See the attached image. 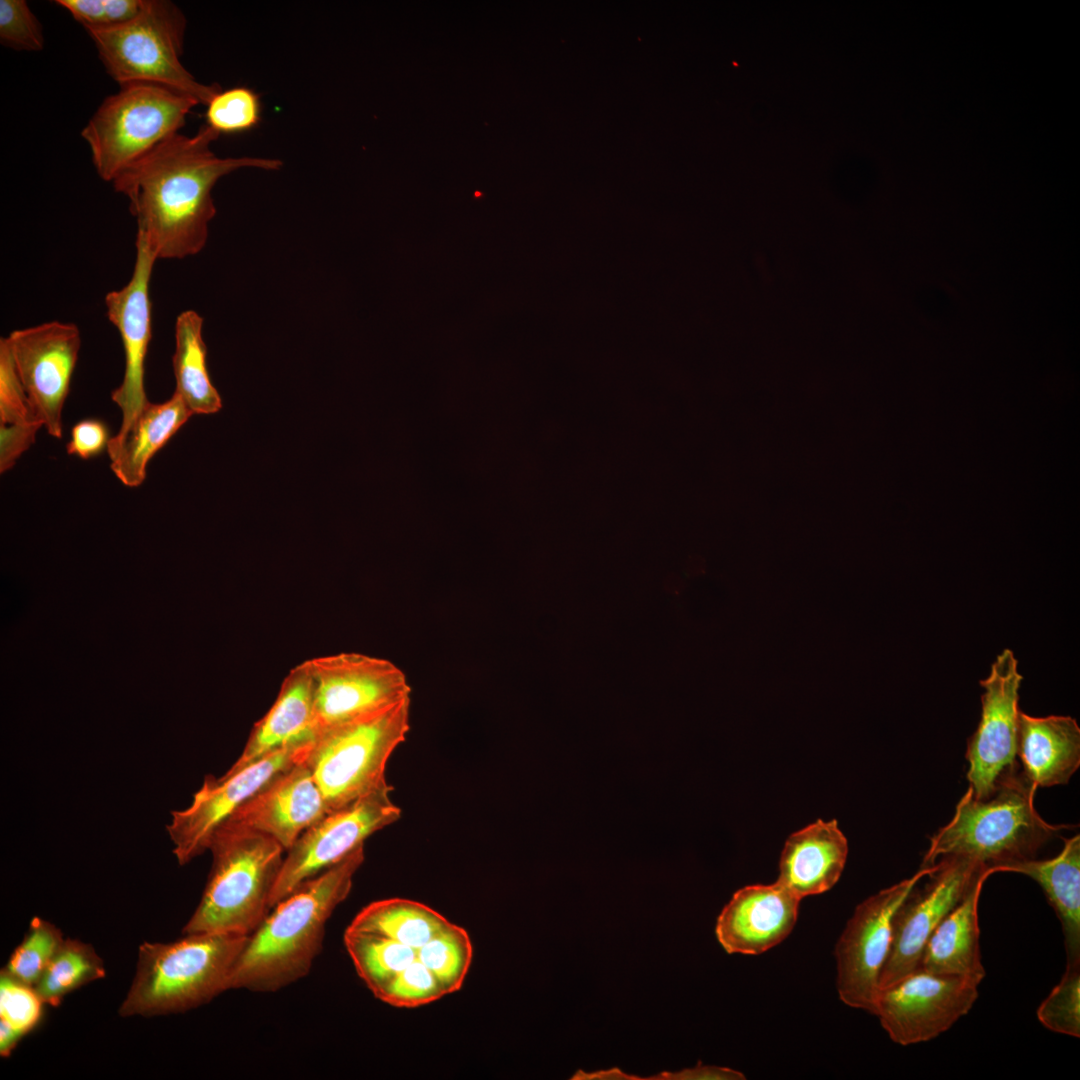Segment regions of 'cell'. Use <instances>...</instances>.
<instances>
[{"instance_id":"40","label":"cell","mask_w":1080,"mask_h":1080,"mask_svg":"<svg viewBox=\"0 0 1080 1080\" xmlns=\"http://www.w3.org/2000/svg\"><path fill=\"white\" fill-rule=\"evenodd\" d=\"M674 1079H688V1080H702V1079H715V1080H741L745 1079L744 1074L739 1071L716 1066H701L695 1068L684 1069L680 1072L674 1073Z\"/></svg>"},{"instance_id":"6","label":"cell","mask_w":1080,"mask_h":1080,"mask_svg":"<svg viewBox=\"0 0 1080 1080\" xmlns=\"http://www.w3.org/2000/svg\"><path fill=\"white\" fill-rule=\"evenodd\" d=\"M410 729V696L320 732L305 762L329 812L388 784L385 769Z\"/></svg>"},{"instance_id":"34","label":"cell","mask_w":1080,"mask_h":1080,"mask_svg":"<svg viewBox=\"0 0 1080 1080\" xmlns=\"http://www.w3.org/2000/svg\"><path fill=\"white\" fill-rule=\"evenodd\" d=\"M1036 1014L1048 1030L1080 1037V962L1066 964L1060 982L1042 1001Z\"/></svg>"},{"instance_id":"35","label":"cell","mask_w":1080,"mask_h":1080,"mask_svg":"<svg viewBox=\"0 0 1080 1080\" xmlns=\"http://www.w3.org/2000/svg\"><path fill=\"white\" fill-rule=\"evenodd\" d=\"M445 995L439 981L418 959L374 994L380 1001L397 1008H416Z\"/></svg>"},{"instance_id":"10","label":"cell","mask_w":1080,"mask_h":1080,"mask_svg":"<svg viewBox=\"0 0 1080 1080\" xmlns=\"http://www.w3.org/2000/svg\"><path fill=\"white\" fill-rule=\"evenodd\" d=\"M314 741L291 743L236 772L206 776L191 804L172 811L166 826L179 865L207 851L219 826L277 774L305 760Z\"/></svg>"},{"instance_id":"21","label":"cell","mask_w":1080,"mask_h":1080,"mask_svg":"<svg viewBox=\"0 0 1080 1080\" xmlns=\"http://www.w3.org/2000/svg\"><path fill=\"white\" fill-rule=\"evenodd\" d=\"M848 844L837 822L817 820L785 842L778 882L802 899L831 889L845 866Z\"/></svg>"},{"instance_id":"17","label":"cell","mask_w":1080,"mask_h":1080,"mask_svg":"<svg viewBox=\"0 0 1080 1080\" xmlns=\"http://www.w3.org/2000/svg\"><path fill=\"white\" fill-rule=\"evenodd\" d=\"M135 247L136 258L130 280L121 289L108 292L104 299L107 318L121 336L125 359L123 380L111 393L112 401L122 412L121 427L109 440L107 448L118 445L125 438L149 403L144 375L152 334L149 288L157 258L142 241L136 239Z\"/></svg>"},{"instance_id":"19","label":"cell","mask_w":1080,"mask_h":1080,"mask_svg":"<svg viewBox=\"0 0 1080 1080\" xmlns=\"http://www.w3.org/2000/svg\"><path fill=\"white\" fill-rule=\"evenodd\" d=\"M800 900L778 881L745 886L718 917V941L729 954L759 955L791 933Z\"/></svg>"},{"instance_id":"36","label":"cell","mask_w":1080,"mask_h":1080,"mask_svg":"<svg viewBox=\"0 0 1080 1080\" xmlns=\"http://www.w3.org/2000/svg\"><path fill=\"white\" fill-rule=\"evenodd\" d=\"M43 1001L35 988L0 973V1022L18 1032L22 1037L39 1022Z\"/></svg>"},{"instance_id":"24","label":"cell","mask_w":1080,"mask_h":1080,"mask_svg":"<svg viewBox=\"0 0 1080 1080\" xmlns=\"http://www.w3.org/2000/svg\"><path fill=\"white\" fill-rule=\"evenodd\" d=\"M999 872L1023 874L1040 885L1060 921L1067 964L1080 962V836L1064 839L1062 851L1051 859H1027Z\"/></svg>"},{"instance_id":"23","label":"cell","mask_w":1080,"mask_h":1080,"mask_svg":"<svg viewBox=\"0 0 1080 1080\" xmlns=\"http://www.w3.org/2000/svg\"><path fill=\"white\" fill-rule=\"evenodd\" d=\"M989 876L983 872L940 921L924 947L919 968L981 983L986 972L981 960L978 905Z\"/></svg>"},{"instance_id":"32","label":"cell","mask_w":1080,"mask_h":1080,"mask_svg":"<svg viewBox=\"0 0 1080 1080\" xmlns=\"http://www.w3.org/2000/svg\"><path fill=\"white\" fill-rule=\"evenodd\" d=\"M63 940L61 931L54 924L34 917L22 942L1 971L34 987Z\"/></svg>"},{"instance_id":"20","label":"cell","mask_w":1080,"mask_h":1080,"mask_svg":"<svg viewBox=\"0 0 1080 1080\" xmlns=\"http://www.w3.org/2000/svg\"><path fill=\"white\" fill-rule=\"evenodd\" d=\"M316 736L315 687L306 660L286 675L273 705L255 723L240 756L227 771H239L275 750L314 741Z\"/></svg>"},{"instance_id":"30","label":"cell","mask_w":1080,"mask_h":1080,"mask_svg":"<svg viewBox=\"0 0 1080 1080\" xmlns=\"http://www.w3.org/2000/svg\"><path fill=\"white\" fill-rule=\"evenodd\" d=\"M344 945L358 976L373 995L417 959L416 949L348 927Z\"/></svg>"},{"instance_id":"28","label":"cell","mask_w":1080,"mask_h":1080,"mask_svg":"<svg viewBox=\"0 0 1080 1080\" xmlns=\"http://www.w3.org/2000/svg\"><path fill=\"white\" fill-rule=\"evenodd\" d=\"M42 423L33 413L5 337L0 339V471L11 469L35 442Z\"/></svg>"},{"instance_id":"9","label":"cell","mask_w":1080,"mask_h":1080,"mask_svg":"<svg viewBox=\"0 0 1080 1080\" xmlns=\"http://www.w3.org/2000/svg\"><path fill=\"white\" fill-rule=\"evenodd\" d=\"M386 784L353 803L327 813L305 830L285 852L270 897V908L302 883L339 863L364 846L375 832L396 822L401 809L391 798Z\"/></svg>"},{"instance_id":"33","label":"cell","mask_w":1080,"mask_h":1080,"mask_svg":"<svg viewBox=\"0 0 1080 1080\" xmlns=\"http://www.w3.org/2000/svg\"><path fill=\"white\" fill-rule=\"evenodd\" d=\"M206 106L205 125L218 136L247 132L261 121L260 95L246 86L222 89Z\"/></svg>"},{"instance_id":"1","label":"cell","mask_w":1080,"mask_h":1080,"mask_svg":"<svg viewBox=\"0 0 1080 1080\" xmlns=\"http://www.w3.org/2000/svg\"><path fill=\"white\" fill-rule=\"evenodd\" d=\"M218 135L202 125L193 136L176 133L112 181L129 200L137 222L136 239L158 259H182L199 253L216 214L212 197L223 176L244 168L276 171L279 159L220 157L211 149Z\"/></svg>"},{"instance_id":"16","label":"cell","mask_w":1080,"mask_h":1080,"mask_svg":"<svg viewBox=\"0 0 1080 1080\" xmlns=\"http://www.w3.org/2000/svg\"><path fill=\"white\" fill-rule=\"evenodd\" d=\"M935 864L937 868L929 875L930 881L922 890L915 887L894 913L879 990L919 968L924 947L937 925L987 871L962 858H945Z\"/></svg>"},{"instance_id":"31","label":"cell","mask_w":1080,"mask_h":1080,"mask_svg":"<svg viewBox=\"0 0 1080 1080\" xmlns=\"http://www.w3.org/2000/svg\"><path fill=\"white\" fill-rule=\"evenodd\" d=\"M417 959L436 977L446 995L461 989L473 959L471 938L463 927L449 922L425 945Z\"/></svg>"},{"instance_id":"25","label":"cell","mask_w":1080,"mask_h":1080,"mask_svg":"<svg viewBox=\"0 0 1080 1080\" xmlns=\"http://www.w3.org/2000/svg\"><path fill=\"white\" fill-rule=\"evenodd\" d=\"M192 412L176 393L163 403H148L125 438L107 448L111 469L127 487H138L150 459L187 422Z\"/></svg>"},{"instance_id":"29","label":"cell","mask_w":1080,"mask_h":1080,"mask_svg":"<svg viewBox=\"0 0 1080 1080\" xmlns=\"http://www.w3.org/2000/svg\"><path fill=\"white\" fill-rule=\"evenodd\" d=\"M105 974L104 963L90 944L64 939L34 988L44 1004L58 1006L68 993Z\"/></svg>"},{"instance_id":"38","label":"cell","mask_w":1080,"mask_h":1080,"mask_svg":"<svg viewBox=\"0 0 1080 1080\" xmlns=\"http://www.w3.org/2000/svg\"><path fill=\"white\" fill-rule=\"evenodd\" d=\"M88 30H104L123 25L143 9L145 0H57Z\"/></svg>"},{"instance_id":"18","label":"cell","mask_w":1080,"mask_h":1080,"mask_svg":"<svg viewBox=\"0 0 1080 1080\" xmlns=\"http://www.w3.org/2000/svg\"><path fill=\"white\" fill-rule=\"evenodd\" d=\"M327 813L323 794L302 760L277 774L220 826L264 834L286 852Z\"/></svg>"},{"instance_id":"37","label":"cell","mask_w":1080,"mask_h":1080,"mask_svg":"<svg viewBox=\"0 0 1080 1080\" xmlns=\"http://www.w3.org/2000/svg\"><path fill=\"white\" fill-rule=\"evenodd\" d=\"M0 43L15 51L38 52L43 49L42 26L26 1H0Z\"/></svg>"},{"instance_id":"11","label":"cell","mask_w":1080,"mask_h":1080,"mask_svg":"<svg viewBox=\"0 0 1080 1080\" xmlns=\"http://www.w3.org/2000/svg\"><path fill=\"white\" fill-rule=\"evenodd\" d=\"M937 864L920 869L860 903L835 947L837 990L848 1006L874 1014L879 978L886 961L895 911Z\"/></svg>"},{"instance_id":"41","label":"cell","mask_w":1080,"mask_h":1080,"mask_svg":"<svg viewBox=\"0 0 1080 1080\" xmlns=\"http://www.w3.org/2000/svg\"><path fill=\"white\" fill-rule=\"evenodd\" d=\"M22 1036L3 1022H0V1055L7 1057Z\"/></svg>"},{"instance_id":"4","label":"cell","mask_w":1080,"mask_h":1080,"mask_svg":"<svg viewBox=\"0 0 1080 1080\" xmlns=\"http://www.w3.org/2000/svg\"><path fill=\"white\" fill-rule=\"evenodd\" d=\"M249 936L185 934L170 943L144 942L136 972L120 1005L123 1017L184 1012L230 989L235 964Z\"/></svg>"},{"instance_id":"7","label":"cell","mask_w":1080,"mask_h":1080,"mask_svg":"<svg viewBox=\"0 0 1080 1080\" xmlns=\"http://www.w3.org/2000/svg\"><path fill=\"white\" fill-rule=\"evenodd\" d=\"M197 104L191 96L157 83L120 85L81 132L99 177L112 182L123 169L179 133Z\"/></svg>"},{"instance_id":"26","label":"cell","mask_w":1080,"mask_h":1080,"mask_svg":"<svg viewBox=\"0 0 1080 1080\" xmlns=\"http://www.w3.org/2000/svg\"><path fill=\"white\" fill-rule=\"evenodd\" d=\"M202 327L203 318L196 311L186 310L178 315L172 365L175 392L192 414L209 415L222 408V399L209 377Z\"/></svg>"},{"instance_id":"15","label":"cell","mask_w":1080,"mask_h":1080,"mask_svg":"<svg viewBox=\"0 0 1080 1080\" xmlns=\"http://www.w3.org/2000/svg\"><path fill=\"white\" fill-rule=\"evenodd\" d=\"M1022 675L1013 651L1004 649L990 674L979 683L982 712L968 741V790L977 799L989 796L1005 777L1016 772L1018 700Z\"/></svg>"},{"instance_id":"27","label":"cell","mask_w":1080,"mask_h":1080,"mask_svg":"<svg viewBox=\"0 0 1080 1080\" xmlns=\"http://www.w3.org/2000/svg\"><path fill=\"white\" fill-rule=\"evenodd\" d=\"M433 908L406 898H388L362 908L348 928L374 933L419 949L449 924Z\"/></svg>"},{"instance_id":"8","label":"cell","mask_w":1080,"mask_h":1080,"mask_svg":"<svg viewBox=\"0 0 1080 1080\" xmlns=\"http://www.w3.org/2000/svg\"><path fill=\"white\" fill-rule=\"evenodd\" d=\"M186 18L167 0H145L129 22L104 30H88L107 73L119 85L150 82L168 86L206 105L222 90L204 84L181 62Z\"/></svg>"},{"instance_id":"2","label":"cell","mask_w":1080,"mask_h":1080,"mask_svg":"<svg viewBox=\"0 0 1080 1080\" xmlns=\"http://www.w3.org/2000/svg\"><path fill=\"white\" fill-rule=\"evenodd\" d=\"M364 859L361 846L272 907L248 937L230 989L274 992L305 977L322 949L326 923L349 895Z\"/></svg>"},{"instance_id":"5","label":"cell","mask_w":1080,"mask_h":1080,"mask_svg":"<svg viewBox=\"0 0 1080 1080\" xmlns=\"http://www.w3.org/2000/svg\"><path fill=\"white\" fill-rule=\"evenodd\" d=\"M208 850L210 873L183 934L250 936L271 909L285 850L269 836L228 826L215 831Z\"/></svg>"},{"instance_id":"12","label":"cell","mask_w":1080,"mask_h":1080,"mask_svg":"<svg viewBox=\"0 0 1080 1080\" xmlns=\"http://www.w3.org/2000/svg\"><path fill=\"white\" fill-rule=\"evenodd\" d=\"M307 662L315 687L317 735L410 696L404 671L384 658L342 652Z\"/></svg>"},{"instance_id":"3","label":"cell","mask_w":1080,"mask_h":1080,"mask_svg":"<svg viewBox=\"0 0 1080 1080\" xmlns=\"http://www.w3.org/2000/svg\"><path fill=\"white\" fill-rule=\"evenodd\" d=\"M1037 789L1017 771L983 799L967 789L951 820L930 839L921 867L962 858L991 875L1009 864L1032 859L1063 826L1047 823L1034 807Z\"/></svg>"},{"instance_id":"22","label":"cell","mask_w":1080,"mask_h":1080,"mask_svg":"<svg viewBox=\"0 0 1080 1080\" xmlns=\"http://www.w3.org/2000/svg\"><path fill=\"white\" fill-rule=\"evenodd\" d=\"M1017 756L1037 789L1067 784L1080 765V728L1070 716L1018 714Z\"/></svg>"},{"instance_id":"14","label":"cell","mask_w":1080,"mask_h":1080,"mask_svg":"<svg viewBox=\"0 0 1080 1080\" xmlns=\"http://www.w3.org/2000/svg\"><path fill=\"white\" fill-rule=\"evenodd\" d=\"M5 338L33 413L51 436L61 438L62 409L81 347L78 326L50 321Z\"/></svg>"},{"instance_id":"39","label":"cell","mask_w":1080,"mask_h":1080,"mask_svg":"<svg viewBox=\"0 0 1080 1080\" xmlns=\"http://www.w3.org/2000/svg\"><path fill=\"white\" fill-rule=\"evenodd\" d=\"M110 439L108 427L103 421L85 419L72 427L71 437L66 445L67 453L89 459L107 449Z\"/></svg>"},{"instance_id":"13","label":"cell","mask_w":1080,"mask_h":1080,"mask_svg":"<svg viewBox=\"0 0 1080 1080\" xmlns=\"http://www.w3.org/2000/svg\"><path fill=\"white\" fill-rule=\"evenodd\" d=\"M978 986L964 977L918 968L879 990L874 1014L893 1042L903 1046L927 1042L971 1010Z\"/></svg>"}]
</instances>
